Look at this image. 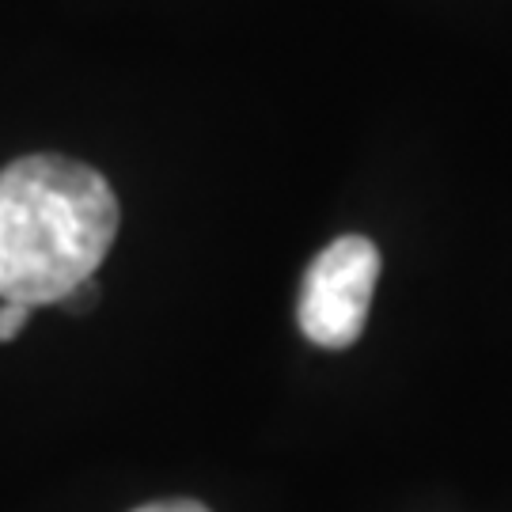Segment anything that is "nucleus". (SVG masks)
<instances>
[{
    "label": "nucleus",
    "mask_w": 512,
    "mask_h": 512,
    "mask_svg": "<svg viewBox=\"0 0 512 512\" xmlns=\"http://www.w3.org/2000/svg\"><path fill=\"white\" fill-rule=\"evenodd\" d=\"M118 236V198L95 167L35 152L0 171V300L61 304Z\"/></svg>",
    "instance_id": "1"
},
{
    "label": "nucleus",
    "mask_w": 512,
    "mask_h": 512,
    "mask_svg": "<svg viewBox=\"0 0 512 512\" xmlns=\"http://www.w3.org/2000/svg\"><path fill=\"white\" fill-rule=\"evenodd\" d=\"M380 281V251L365 236H342L323 247L304 274L296 319L315 346L346 349L361 338Z\"/></svg>",
    "instance_id": "2"
},
{
    "label": "nucleus",
    "mask_w": 512,
    "mask_h": 512,
    "mask_svg": "<svg viewBox=\"0 0 512 512\" xmlns=\"http://www.w3.org/2000/svg\"><path fill=\"white\" fill-rule=\"evenodd\" d=\"M31 311H35V308H27V304H16V300H0V342H12L19 330L27 327Z\"/></svg>",
    "instance_id": "3"
},
{
    "label": "nucleus",
    "mask_w": 512,
    "mask_h": 512,
    "mask_svg": "<svg viewBox=\"0 0 512 512\" xmlns=\"http://www.w3.org/2000/svg\"><path fill=\"white\" fill-rule=\"evenodd\" d=\"M95 304V281H84V285H76L73 293L61 300V308L69 311H88Z\"/></svg>",
    "instance_id": "4"
},
{
    "label": "nucleus",
    "mask_w": 512,
    "mask_h": 512,
    "mask_svg": "<svg viewBox=\"0 0 512 512\" xmlns=\"http://www.w3.org/2000/svg\"><path fill=\"white\" fill-rule=\"evenodd\" d=\"M137 512H209V509L198 505V501H156V505H145V509Z\"/></svg>",
    "instance_id": "5"
}]
</instances>
